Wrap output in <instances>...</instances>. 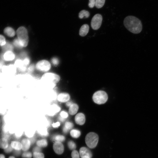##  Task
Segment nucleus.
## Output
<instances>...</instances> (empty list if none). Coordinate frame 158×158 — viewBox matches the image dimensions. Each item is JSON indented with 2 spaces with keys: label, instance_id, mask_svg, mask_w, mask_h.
<instances>
[{
  "label": "nucleus",
  "instance_id": "obj_1",
  "mask_svg": "<svg viewBox=\"0 0 158 158\" xmlns=\"http://www.w3.org/2000/svg\"><path fill=\"white\" fill-rule=\"evenodd\" d=\"M125 28L131 32L135 34L140 33L142 29L141 21L136 17L129 16L126 17L124 21Z\"/></svg>",
  "mask_w": 158,
  "mask_h": 158
},
{
  "label": "nucleus",
  "instance_id": "obj_2",
  "mask_svg": "<svg viewBox=\"0 0 158 158\" xmlns=\"http://www.w3.org/2000/svg\"><path fill=\"white\" fill-rule=\"evenodd\" d=\"M18 39L22 47H26L28 44L29 39L28 32L24 27H19L16 31Z\"/></svg>",
  "mask_w": 158,
  "mask_h": 158
},
{
  "label": "nucleus",
  "instance_id": "obj_3",
  "mask_svg": "<svg viewBox=\"0 0 158 158\" xmlns=\"http://www.w3.org/2000/svg\"><path fill=\"white\" fill-rule=\"evenodd\" d=\"M60 76L56 74L51 72L44 74L42 77V80L44 82L54 85L60 82Z\"/></svg>",
  "mask_w": 158,
  "mask_h": 158
},
{
  "label": "nucleus",
  "instance_id": "obj_4",
  "mask_svg": "<svg viewBox=\"0 0 158 158\" xmlns=\"http://www.w3.org/2000/svg\"><path fill=\"white\" fill-rule=\"evenodd\" d=\"M108 96L107 93L102 91L95 92L93 96V99L96 104L101 105L105 104L107 101Z\"/></svg>",
  "mask_w": 158,
  "mask_h": 158
},
{
  "label": "nucleus",
  "instance_id": "obj_5",
  "mask_svg": "<svg viewBox=\"0 0 158 158\" xmlns=\"http://www.w3.org/2000/svg\"><path fill=\"white\" fill-rule=\"evenodd\" d=\"M98 139V136L96 133L94 132H90L86 137V143L89 147L91 148H94L96 146Z\"/></svg>",
  "mask_w": 158,
  "mask_h": 158
},
{
  "label": "nucleus",
  "instance_id": "obj_6",
  "mask_svg": "<svg viewBox=\"0 0 158 158\" xmlns=\"http://www.w3.org/2000/svg\"><path fill=\"white\" fill-rule=\"evenodd\" d=\"M103 20L102 16L100 14L95 15L93 17L91 26L92 29L94 30H97L101 27Z\"/></svg>",
  "mask_w": 158,
  "mask_h": 158
},
{
  "label": "nucleus",
  "instance_id": "obj_7",
  "mask_svg": "<svg viewBox=\"0 0 158 158\" xmlns=\"http://www.w3.org/2000/svg\"><path fill=\"white\" fill-rule=\"evenodd\" d=\"M51 67L50 63L48 61L44 60L38 62L35 66V68L37 70L42 72H48L50 70Z\"/></svg>",
  "mask_w": 158,
  "mask_h": 158
},
{
  "label": "nucleus",
  "instance_id": "obj_8",
  "mask_svg": "<svg viewBox=\"0 0 158 158\" xmlns=\"http://www.w3.org/2000/svg\"><path fill=\"white\" fill-rule=\"evenodd\" d=\"M70 96L69 94L67 93H62L58 94L57 100L61 103H66L69 101Z\"/></svg>",
  "mask_w": 158,
  "mask_h": 158
},
{
  "label": "nucleus",
  "instance_id": "obj_9",
  "mask_svg": "<svg viewBox=\"0 0 158 158\" xmlns=\"http://www.w3.org/2000/svg\"><path fill=\"white\" fill-rule=\"evenodd\" d=\"M53 148L56 153L59 155L62 154L64 151V146L61 142H56L53 146Z\"/></svg>",
  "mask_w": 158,
  "mask_h": 158
},
{
  "label": "nucleus",
  "instance_id": "obj_10",
  "mask_svg": "<svg viewBox=\"0 0 158 158\" xmlns=\"http://www.w3.org/2000/svg\"><path fill=\"white\" fill-rule=\"evenodd\" d=\"M75 121L78 125H82L85 123L86 118L85 115L82 113L77 114L75 117Z\"/></svg>",
  "mask_w": 158,
  "mask_h": 158
},
{
  "label": "nucleus",
  "instance_id": "obj_11",
  "mask_svg": "<svg viewBox=\"0 0 158 158\" xmlns=\"http://www.w3.org/2000/svg\"><path fill=\"white\" fill-rule=\"evenodd\" d=\"M61 110V107L56 104H54L51 106L48 112V115L53 116L60 112Z\"/></svg>",
  "mask_w": 158,
  "mask_h": 158
},
{
  "label": "nucleus",
  "instance_id": "obj_12",
  "mask_svg": "<svg viewBox=\"0 0 158 158\" xmlns=\"http://www.w3.org/2000/svg\"><path fill=\"white\" fill-rule=\"evenodd\" d=\"M80 155L81 157H88L91 158L92 157L91 151L89 149L85 147H82L80 149Z\"/></svg>",
  "mask_w": 158,
  "mask_h": 158
},
{
  "label": "nucleus",
  "instance_id": "obj_13",
  "mask_svg": "<svg viewBox=\"0 0 158 158\" xmlns=\"http://www.w3.org/2000/svg\"><path fill=\"white\" fill-rule=\"evenodd\" d=\"M89 27L88 25L84 24L83 25L79 31V34L81 36H85L89 33Z\"/></svg>",
  "mask_w": 158,
  "mask_h": 158
},
{
  "label": "nucleus",
  "instance_id": "obj_14",
  "mask_svg": "<svg viewBox=\"0 0 158 158\" xmlns=\"http://www.w3.org/2000/svg\"><path fill=\"white\" fill-rule=\"evenodd\" d=\"M3 57L5 61H12L14 59L15 55L12 51H8L5 52L4 55Z\"/></svg>",
  "mask_w": 158,
  "mask_h": 158
},
{
  "label": "nucleus",
  "instance_id": "obj_15",
  "mask_svg": "<svg viewBox=\"0 0 158 158\" xmlns=\"http://www.w3.org/2000/svg\"><path fill=\"white\" fill-rule=\"evenodd\" d=\"M22 145V149L24 151H28L30 148L31 142L29 140L27 139H23L21 142Z\"/></svg>",
  "mask_w": 158,
  "mask_h": 158
},
{
  "label": "nucleus",
  "instance_id": "obj_16",
  "mask_svg": "<svg viewBox=\"0 0 158 158\" xmlns=\"http://www.w3.org/2000/svg\"><path fill=\"white\" fill-rule=\"evenodd\" d=\"M15 67L19 68L22 71H25L27 70V67L24 64L23 61L20 60H17L15 62Z\"/></svg>",
  "mask_w": 158,
  "mask_h": 158
},
{
  "label": "nucleus",
  "instance_id": "obj_17",
  "mask_svg": "<svg viewBox=\"0 0 158 158\" xmlns=\"http://www.w3.org/2000/svg\"><path fill=\"white\" fill-rule=\"evenodd\" d=\"M78 106L75 104H73L69 108V113L71 115L75 114L78 110Z\"/></svg>",
  "mask_w": 158,
  "mask_h": 158
},
{
  "label": "nucleus",
  "instance_id": "obj_18",
  "mask_svg": "<svg viewBox=\"0 0 158 158\" xmlns=\"http://www.w3.org/2000/svg\"><path fill=\"white\" fill-rule=\"evenodd\" d=\"M73 124L70 122L67 121L65 123L63 128V131L65 133H67L69 130L72 129L74 127Z\"/></svg>",
  "mask_w": 158,
  "mask_h": 158
},
{
  "label": "nucleus",
  "instance_id": "obj_19",
  "mask_svg": "<svg viewBox=\"0 0 158 158\" xmlns=\"http://www.w3.org/2000/svg\"><path fill=\"white\" fill-rule=\"evenodd\" d=\"M4 33L7 36L12 37L14 36L15 35V32L14 30L11 27H7L4 30Z\"/></svg>",
  "mask_w": 158,
  "mask_h": 158
},
{
  "label": "nucleus",
  "instance_id": "obj_20",
  "mask_svg": "<svg viewBox=\"0 0 158 158\" xmlns=\"http://www.w3.org/2000/svg\"><path fill=\"white\" fill-rule=\"evenodd\" d=\"M11 146L13 148L17 151H19L22 149V145L21 143L16 141L12 142Z\"/></svg>",
  "mask_w": 158,
  "mask_h": 158
},
{
  "label": "nucleus",
  "instance_id": "obj_21",
  "mask_svg": "<svg viewBox=\"0 0 158 158\" xmlns=\"http://www.w3.org/2000/svg\"><path fill=\"white\" fill-rule=\"evenodd\" d=\"M52 140L53 141L61 142L65 141V137L63 135H57L53 136Z\"/></svg>",
  "mask_w": 158,
  "mask_h": 158
},
{
  "label": "nucleus",
  "instance_id": "obj_22",
  "mask_svg": "<svg viewBox=\"0 0 158 158\" xmlns=\"http://www.w3.org/2000/svg\"><path fill=\"white\" fill-rule=\"evenodd\" d=\"M9 145L7 140L3 138L0 139V148L4 149L7 148Z\"/></svg>",
  "mask_w": 158,
  "mask_h": 158
},
{
  "label": "nucleus",
  "instance_id": "obj_23",
  "mask_svg": "<svg viewBox=\"0 0 158 158\" xmlns=\"http://www.w3.org/2000/svg\"><path fill=\"white\" fill-rule=\"evenodd\" d=\"M90 15V13L88 11L84 10L81 11L79 13L78 16L80 18L82 19L84 17L85 18H89Z\"/></svg>",
  "mask_w": 158,
  "mask_h": 158
},
{
  "label": "nucleus",
  "instance_id": "obj_24",
  "mask_svg": "<svg viewBox=\"0 0 158 158\" xmlns=\"http://www.w3.org/2000/svg\"><path fill=\"white\" fill-rule=\"evenodd\" d=\"M71 136L73 138H77L81 135L80 131L76 129H74L71 130L70 132Z\"/></svg>",
  "mask_w": 158,
  "mask_h": 158
},
{
  "label": "nucleus",
  "instance_id": "obj_25",
  "mask_svg": "<svg viewBox=\"0 0 158 158\" xmlns=\"http://www.w3.org/2000/svg\"><path fill=\"white\" fill-rule=\"evenodd\" d=\"M48 142L46 139H43L38 141L36 144L37 146L42 147H46L48 146Z\"/></svg>",
  "mask_w": 158,
  "mask_h": 158
},
{
  "label": "nucleus",
  "instance_id": "obj_26",
  "mask_svg": "<svg viewBox=\"0 0 158 158\" xmlns=\"http://www.w3.org/2000/svg\"><path fill=\"white\" fill-rule=\"evenodd\" d=\"M3 50L5 52L8 51H12L13 50V47L9 43H6V44L2 46Z\"/></svg>",
  "mask_w": 158,
  "mask_h": 158
},
{
  "label": "nucleus",
  "instance_id": "obj_27",
  "mask_svg": "<svg viewBox=\"0 0 158 158\" xmlns=\"http://www.w3.org/2000/svg\"><path fill=\"white\" fill-rule=\"evenodd\" d=\"M60 119L61 121H64L68 117V113L65 111H62L60 112Z\"/></svg>",
  "mask_w": 158,
  "mask_h": 158
},
{
  "label": "nucleus",
  "instance_id": "obj_28",
  "mask_svg": "<svg viewBox=\"0 0 158 158\" xmlns=\"http://www.w3.org/2000/svg\"><path fill=\"white\" fill-rule=\"evenodd\" d=\"M106 0H95V6L98 9L101 8L104 5Z\"/></svg>",
  "mask_w": 158,
  "mask_h": 158
},
{
  "label": "nucleus",
  "instance_id": "obj_29",
  "mask_svg": "<svg viewBox=\"0 0 158 158\" xmlns=\"http://www.w3.org/2000/svg\"><path fill=\"white\" fill-rule=\"evenodd\" d=\"M68 145L69 148L71 150H74L76 148V144L74 142L72 141H70L68 142Z\"/></svg>",
  "mask_w": 158,
  "mask_h": 158
},
{
  "label": "nucleus",
  "instance_id": "obj_30",
  "mask_svg": "<svg viewBox=\"0 0 158 158\" xmlns=\"http://www.w3.org/2000/svg\"><path fill=\"white\" fill-rule=\"evenodd\" d=\"M33 158H44V154L41 152H34L33 153Z\"/></svg>",
  "mask_w": 158,
  "mask_h": 158
},
{
  "label": "nucleus",
  "instance_id": "obj_31",
  "mask_svg": "<svg viewBox=\"0 0 158 158\" xmlns=\"http://www.w3.org/2000/svg\"><path fill=\"white\" fill-rule=\"evenodd\" d=\"M6 42L5 37L0 35V46H3L6 44Z\"/></svg>",
  "mask_w": 158,
  "mask_h": 158
},
{
  "label": "nucleus",
  "instance_id": "obj_32",
  "mask_svg": "<svg viewBox=\"0 0 158 158\" xmlns=\"http://www.w3.org/2000/svg\"><path fill=\"white\" fill-rule=\"evenodd\" d=\"M71 156L72 158H80V154L76 150H74L72 153Z\"/></svg>",
  "mask_w": 158,
  "mask_h": 158
},
{
  "label": "nucleus",
  "instance_id": "obj_33",
  "mask_svg": "<svg viewBox=\"0 0 158 158\" xmlns=\"http://www.w3.org/2000/svg\"><path fill=\"white\" fill-rule=\"evenodd\" d=\"M13 44L15 46L18 48H22L20 44L18 38H16L14 40L13 42Z\"/></svg>",
  "mask_w": 158,
  "mask_h": 158
},
{
  "label": "nucleus",
  "instance_id": "obj_34",
  "mask_svg": "<svg viewBox=\"0 0 158 158\" xmlns=\"http://www.w3.org/2000/svg\"><path fill=\"white\" fill-rule=\"evenodd\" d=\"M32 157V154L29 152H24L22 155V157L25 158H31Z\"/></svg>",
  "mask_w": 158,
  "mask_h": 158
},
{
  "label": "nucleus",
  "instance_id": "obj_35",
  "mask_svg": "<svg viewBox=\"0 0 158 158\" xmlns=\"http://www.w3.org/2000/svg\"><path fill=\"white\" fill-rule=\"evenodd\" d=\"M39 132V134L42 136H46L48 135V132L46 129H42Z\"/></svg>",
  "mask_w": 158,
  "mask_h": 158
},
{
  "label": "nucleus",
  "instance_id": "obj_36",
  "mask_svg": "<svg viewBox=\"0 0 158 158\" xmlns=\"http://www.w3.org/2000/svg\"><path fill=\"white\" fill-rule=\"evenodd\" d=\"M95 0H89V2L88 5L89 7L91 8H92L95 6Z\"/></svg>",
  "mask_w": 158,
  "mask_h": 158
},
{
  "label": "nucleus",
  "instance_id": "obj_37",
  "mask_svg": "<svg viewBox=\"0 0 158 158\" xmlns=\"http://www.w3.org/2000/svg\"><path fill=\"white\" fill-rule=\"evenodd\" d=\"M13 149L11 145H9L7 148L4 149V151L6 153H9L12 151Z\"/></svg>",
  "mask_w": 158,
  "mask_h": 158
},
{
  "label": "nucleus",
  "instance_id": "obj_38",
  "mask_svg": "<svg viewBox=\"0 0 158 158\" xmlns=\"http://www.w3.org/2000/svg\"><path fill=\"white\" fill-rule=\"evenodd\" d=\"M42 149L41 147L38 146L34 147L33 150V153L34 152H41Z\"/></svg>",
  "mask_w": 158,
  "mask_h": 158
},
{
  "label": "nucleus",
  "instance_id": "obj_39",
  "mask_svg": "<svg viewBox=\"0 0 158 158\" xmlns=\"http://www.w3.org/2000/svg\"><path fill=\"white\" fill-rule=\"evenodd\" d=\"M35 69V66L33 64L30 66L28 69V71L29 73H31L33 72Z\"/></svg>",
  "mask_w": 158,
  "mask_h": 158
},
{
  "label": "nucleus",
  "instance_id": "obj_40",
  "mask_svg": "<svg viewBox=\"0 0 158 158\" xmlns=\"http://www.w3.org/2000/svg\"><path fill=\"white\" fill-rule=\"evenodd\" d=\"M52 62L54 65H57L59 63V61L57 58L54 57L52 59Z\"/></svg>",
  "mask_w": 158,
  "mask_h": 158
},
{
  "label": "nucleus",
  "instance_id": "obj_41",
  "mask_svg": "<svg viewBox=\"0 0 158 158\" xmlns=\"http://www.w3.org/2000/svg\"><path fill=\"white\" fill-rule=\"evenodd\" d=\"M23 61L24 65L26 66L29 64L30 62L29 59L28 58H25Z\"/></svg>",
  "mask_w": 158,
  "mask_h": 158
},
{
  "label": "nucleus",
  "instance_id": "obj_42",
  "mask_svg": "<svg viewBox=\"0 0 158 158\" xmlns=\"http://www.w3.org/2000/svg\"><path fill=\"white\" fill-rule=\"evenodd\" d=\"M61 125V123L60 122H57L53 123L52 125V127L54 128H58Z\"/></svg>",
  "mask_w": 158,
  "mask_h": 158
},
{
  "label": "nucleus",
  "instance_id": "obj_43",
  "mask_svg": "<svg viewBox=\"0 0 158 158\" xmlns=\"http://www.w3.org/2000/svg\"><path fill=\"white\" fill-rule=\"evenodd\" d=\"M73 103L71 101H68L66 103V105L67 107H69Z\"/></svg>",
  "mask_w": 158,
  "mask_h": 158
},
{
  "label": "nucleus",
  "instance_id": "obj_44",
  "mask_svg": "<svg viewBox=\"0 0 158 158\" xmlns=\"http://www.w3.org/2000/svg\"><path fill=\"white\" fill-rule=\"evenodd\" d=\"M0 158H5V157L3 155L0 154Z\"/></svg>",
  "mask_w": 158,
  "mask_h": 158
},
{
  "label": "nucleus",
  "instance_id": "obj_45",
  "mask_svg": "<svg viewBox=\"0 0 158 158\" xmlns=\"http://www.w3.org/2000/svg\"><path fill=\"white\" fill-rule=\"evenodd\" d=\"M82 158H90L88 157H82Z\"/></svg>",
  "mask_w": 158,
  "mask_h": 158
},
{
  "label": "nucleus",
  "instance_id": "obj_46",
  "mask_svg": "<svg viewBox=\"0 0 158 158\" xmlns=\"http://www.w3.org/2000/svg\"><path fill=\"white\" fill-rule=\"evenodd\" d=\"M9 158H15L13 156H11Z\"/></svg>",
  "mask_w": 158,
  "mask_h": 158
}]
</instances>
